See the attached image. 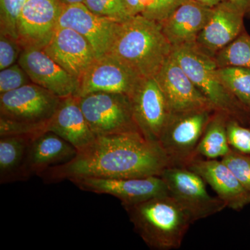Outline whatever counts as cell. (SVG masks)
I'll return each instance as SVG.
<instances>
[{
    "mask_svg": "<svg viewBox=\"0 0 250 250\" xmlns=\"http://www.w3.org/2000/svg\"><path fill=\"white\" fill-rule=\"evenodd\" d=\"M186 1H190V2L195 3V4L205 6V7L209 8V9H213L228 0H186Z\"/></svg>",
    "mask_w": 250,
    "mask_h": 250,
    "instance_id": "e575fe53",
    "label": "cell"
},
{
    "mask_svg": "<svg viewBox=\"0 0 250 250\" xmlns=\"http://www.w3.org/2000/svg\"><path fill=\"white\" fill-rule=\"evenodd\" d=\"M229 118L230 117L223 112L215 111L213 113L197 145L194 159H223L232 151L229 144L227 134Z\"/></svg>",
    "mask_w": 250,
    "mask_h": 250,
    "instance_id": "603a6c76",
    "label": "cell"
},
{
    "mask_svg": "<svg viewBox=\"0 0 250 250\" xmlns=\"http://www.w3.org/2000/svg\"><path fill=\"white\" fill-rule=\"evenodd\" d=\"M129 98L141 134L159 143L172 112L155 78H143Z\"/></svg>",
    "mask_w": 250,
    "mask_h": 250,
    "instance_id": "7c38bea8",
    "label": "cell"
},
{
    "mask_svg": "<svg viewBox=\"0 0 250 250\" xmlns=\"http://www.w3.org/2000/svg\"><path fill=\"white\" fill-rule=\"evenodd\" d=\"M186 0H146L141 15L161 23L168 18Z\"/></svg>",
    "mask_w": 250,
    "mask_h": 250,
    "instance_id": "f546056e",
    "label": "cell"
},
{
    "mask_svg": "<svg viewBox=\"0 0 250 250\" xmlns=\"http://www.w3.org/2000/svg\"><path fill=\"white\" fill-rule=\"evenodd\" d=\"M64 5H70L83 3L84 0H59Z\"/></svg>",
    "mask_w": 250,
    "mask_h": 250,
    "instance_id": "d590c367",
    "label": "cell"
},
{
    "mask_svg": "<svg viewBox=\"0 0 250 250\" xmlns=\"http://www.w3.org/2000/svg\"><path fill=\"white\" fill-rule=\"evenodd\" d=\"M47 131L58 135L78 152L91 144L97 137L90 129L76 96L62 98L49 122Z\"/></svg>",
    "mask_w": 250,
    "mask_h": 250,
    "instance_id": "44dd1931",
    "label": "cell"
},
{
    "mask_svg": "<svg viewBox=\"0 0 250 250\" xmlns=\"http://www.w3.org/2000/svg\"><path fill=\"white\" fill-rule=\"evenodd\" d=\"M215 72L233 96L250 110V69L238 66L218 67Z\"/></svg>",
    "mask_w": 250,
    "mask_h": 250,
    "instance_id": "cb8c5ba5",
    "label": "cell"
},
{
    "mask_svg": "<svg viewBox=\"0 0 250 250\" xmlns=\"http://www.w3.org/2000/svg\"><path fill=\"white\" fill-rule=\"evenodd\" d=\"M42 50L79 80L97 59L93 47L83 36L70 28L60 26L56 28Z\"/></svg>",
    "mask_w": 250,
    "mask_h": 250,
    "instance_id": "9a60e30c",
    "label": "cell"
},
{
    "mask_svg": "<svg viewBox=\"0 0 250 250\" xmlns=\"http://www.w3.org/2000/svg\"><path fill=\"white\" fill-rule=\"evenodd\" d=\"M172 56L215 111L250 126V110L231 93L217 76L216 62L195 47L172 49Z\"/></svg>",
    "mask_w": 250,
    "mask_h": 250,
    "instance_id": "5b68a950",
    "label": "cell"
},
{
    "mask_svg": "<svg viewBox=\"0 0 250 250\" xmlns=\"http://www.w3.org/2000/svg\"><path fill=\"white\" fill-rule=\"evenodd\" d=\"M215 110L210 108L172 113L159 144L170 166L187 167Z\"/></svg>",
    "mask_w": 250,
    "mask_h": 250,
    "instance_id": "52a82bcc",
    "label": "cell"
},
{
    "mask_svg": "<svg viewBox=\"0 0 250 250\" xmlns=\"http://www.w3.org/2000/svg\"></svg>",
    "mask_w": 250,
    "mask_h": 250,
    "instance_id": "8d00e7d4",
    "label": "cell"
},
{
    "mask_svg": "<svg viewBox=\"0 0 250 250\" xmlns=\"http://www.w3.org/2000/svg\"><path fill=\"white\" fill-rule=\"evenodd\" d=\"M143 79L127 65L106 54L97 58L81 78L76 96L110 93L131 97Z\"/></svg>",
    "mask_w": 250,
    "mask_h": 250,
    "instance_id": "30bf717a",
    "label": "cell"
},
{
    "mask_svg": "<svg viewBox=\"0 0 250 250\" xmlns=\"http://www.w3.org/2000/svg\"><path fill=\"white\" fill-rule=\"evenodd\" d=\"M245 16L229 2L213 8L194 47L210 57L229 45L245 29Z\"/></svg>",
    "mask_w": 250,
    "mask_h": 250,
    "instance_id": "e0dca14e",
    "label": "cell"
},
{
    "mask_svg": "<svg viewBox=\"0 0 250 250\" xmlns=\"http://www.w3.org/2000/svg\"><path fill=\"white\" fill-rule=\"evenodd\" d=\"M118 23L93 14L80 3L64 5L58 26L70 28L83 36L100 58L108 54Z\"/></svg>",
    "mask_w": 250,
    "mask_h": 250,
    "instance_id": "2e32d148",
    "label": "cell"
},
{
    "mask_svg": "<svg viewBox=\"0 0 250 250\" xmlns=\"http://www.w3.org/2000/svg\"><path fill=\"white\" fill-rule=\"evenodd\" d=\"M18 62L27 72L32 83L61 98L76 96L80 80L64 70L42 49H23Z\"/></svg>",
    "mask_w": 250,
    "mask_h": 250,
    "instance_id": "5bb4252c",
    "label": "cell"
},
{
    "mask_svg": "<svg viewBox=\"0 0 250 250\" xmlns=\"http://www.w3.org/2000/svg\"><path fill=\"white\" fill-rule=\"evenodd\" d=\"M22 50L17 39L0 33V70L18 62Z\"/></svg>",
    "mask_w": 250,
    "mask_h": 250,
    "instance_id": "1f68e13d",
    "label": "cell"
},
{
    "mask_svg": "<svg viewBox=\"0 0 250 250\" xmlns=\"http://www.w3.org/2000/svg\"><path fill=\"white\" fill-rule=\"evenodd\" d=\"M27 0H0V33L18 40V18Z\"/></svg>",
    "mask_w": 250,
    "mask_h": 250,
    "instance_id": "4316f807",
    "label": "cell"
},
{
    "mask_svg": "<svg viewBox=\"0 0 250 250\" xmlns=\"http://www.w3.org/2000/svg\"><path fill=\"white\" fill-rule=\"evenodd\" d=\"M217 66H238L250 70V35L246 30L213 57Z\"/></svg>",
    "mask_w": 250,
    "mask_h": 250,
    "instance_id": "d4e9b609",
    "label": "cell"
},
{
    "mask_svg": "<svg viewBox=\"0 0 250 250\" xmlns=\"http://www.w3.org/2000/svg\"><path fill=\"white\" fill-rule=\"evenodd\" d=\"M83 4L93 14L114 22L131 17L125 0H84Z\"/></svg>",
    "mask_w": 250,
    "mask_h": 250,
    "instance_id": "484cf974",
    "label": "cell"
},
{
    "mask_svg": "<svg viewBox=\"0 0 250 250\" xmlns=\"http://www.w3.org/2000/svg\"><path fill=\"white\" fill-rule=\"evenodd\" d=\"M160 177L169 194L183 207L193 223L216 214L227 207L219 197L208 193L204 179L187 167L168 166Z\"/></svg>",
    "mask_w": 250,
    "mask_h": 250,
    "instance_id": "ba28073f",
    "label": "cell"
},
{
    "mask_svg": "<svg viewBox=\"0 0 250 250\" xmlns=\"http://www.w3.org/2000/svg\"><path fill=\"white\" fill-rule=\"evenodd\" d=\"M227 134L229 144L233 150L250 156V126L229 118Z\"/></svg>",
    "mask_w": 250,
    "mask_h": 250,
    "instance_id": "83f0119b",
    "label": "cell"
},
{
    "mask_svg": "<svg viewBox=\"0 0 250 250\" xmlns=\"http://www.w3.org/2000/svg\"><path fill=\"white\" fill-rule=\"evenodd\" d=\"M70 182L84 191L116 197L123 207L169 195L167 186L160 176L122 179L80 177Z\"/></svg>",
    "mask_w": 250,
    "mask_h": 250,
    "instance_id": "9c48e42d",
    "label": "cell"
},
{
    "mask_svg": "<svg viewBox=\"0 0 250 250\" xmlns=\"http://www.w3.org/2000/svg\"><path fill=\"white\" fill-rule=\"evenodd\" d=\"M172 52L160 23L139 14L118 22L108 54L143 78L155 77Z\"/></svg>",
    "mask_w": 250,
    "mask_h": 250,
    "instance_id": "7a4b0ae2",
    "label": "cell"
},
{
    "mask_svg": "<svg viewBox=\"0 0 250 250\" xmlns=\"http://www.w3.org/2000/svg\"><path fill=\"white\" fill-rule=\"evenodd\" d=\"M77 98L95 136L141 133L135 121L131 99L128 95L94 93Z\"/></svg>",
    "mask_w": 250,
    "mask_h": 250,
    "instance_id": "8992f818",
    "label": "cell"
},
{
    "mask_svg": "<svg viewBox=\"0 0 250 250\" xmlns=\"http://www.w3.org/2000/svg\"><path fill=\"white\" fill-rule=\"evenodd\" d=\"M124 208L136 232L152 250L179 249L193 223L190 215L170 194Z\"/></svg>",
    "mask_w": 250,
    "mask_h": 250,
    "instance_id": "3957f363",
    "label": "cell"
},
{
    "mask_svg": "<svg viewBox=\"0 0 250 250\" xmlns=\"http://www.w3.org/2000/svg\"><path fill=\"white\" fill-rule=\"evenodd\" d=\"M131 16L142 14L146 0H125Z\"/></svg>",
    "mask_w": 250,
    "mask_h": 250,
    "instance_id": "d6a6232c",
    "label": "cell"
},
{
    "mask_svg": "<svg viewBox=\"0 0 250 250\" xmlns=\"http://www.w3.org/2000/svg\"><path fill=\"white\" fill-rule=\"evenodd\" d=\"M228 1L244 15L245 17H250V0H228Z\"/></svg>",
    "mask_w": 250,
    "mask_h": 250,
    "instance_id": "836d02e7",
    "label": "cell"
},
{
    "mask_svg": "<svg viewBox=\"0 0 250 250\" xmlns=\"http://www.w3.org/2000/svg\"><path fill=\"white\" fill-rule=\"evenodd\" d=\"M37 135V134H36ZM36 135L0 136V183L22 181V170L28 149Z\"/></svg>",
    "mask_w": 250,
    "mask_h": 250,
    "instance_id": "7402d4cb",
    "label": "cell"
},
{
    "mask_svg": "<svg viewBox=\"0 0 250 250\" xmlns=\"http://www.w3.org/2000/svg\"><path fill=\"white\" fill-rule=\"evenodd\" d=\"M217 194V197L231 209L240 210L250 204V191L238 180L226 164L218 159L196 158L188 165Z\"/></svg>",
    "mask_w": 250,
    "mask_h": 250,
    "instance_id": "ac0fdd59",
    "label": "cell"
},
{
    "mask_svg": "<svg viewBox=\"0 0 250 250\" xmlns=\"http://www.w3.org/2000/svg\"><path fill=\"white\" fill-rule=\"evenodd\" d=\"M78 151L62 137L52 131L36 135L28 149L22 170V181L32 176H40L54 166L72 160Z\"/></svg>",
    "mask_w": 250,
    "mask_h": 250,
    "instance_id": "d6986e66",
    "label": "cell"
},
{
    "mask_svg": "<svg viewBox=\"0 0 250 250\" xmlns=\"http://www.w3.org/2000/svg\"><path fill=\"white\" fill-rule=\"evenodd\" d=\"M32 83L25 70L18 62L0 71V95Z\"/></svg>",
    "mask_w": 250,
    "mask_h": 250,
    "instance_id": "f1b7e54d",
    "label": "cell"
},
{
    "mask_svg": "<svg viewBox=\"0 0 250 250\" xmlns=\"http://www.w3.org/2000/svg\"><path fill=\"white\" fill-rule=\"evenodd\" d=\"M64 4L59 0H27L18 18V41L22 49H42L58 26Z\"/></svg>",
    "mask_w": 250,
    "mask_h": 250,
    "instance_id": "8fae6325",
    "label": "cell"
},
{
    "mask_svg": "<svg viewBox=\"0 0 250 250\" xmlns=\"http://www.w3.org/2000/svg\"><path fill=\"white\" fill-rule=\"evenodd\" d=\"M221 160L250 191V156L237 152L232 149Z\"/></svg>",
    "mask_w": 250,
    "mask_h": 250,
    "instance_id": "4dcf8cb0",
    "label": "cell"
},
{
    "mask_svg": "<svg viewBox=\"0 0 250 250\" xmlns=\"http://www.w3.org/2000/svg\"><path fill=\"white\" fill-rule=\"evenodd\" d=\"M62 98L34 83L0 95V136L47 131Z\"/></svg>",
    "mask_w": 250,
    "mask_h": 250,
    "instance_id": "277c9868",
    "label": "cell"
},
{
    "mask_svg": "<svg viewBox=\"0 0 250 250\" xmlns=\"http://www.w3.org/2000/svg\"><path fill=\"white\" fill-rule=\"evenodd\" d=\"M212 11L213 9L186 1L161 22L163 32L172 49L195 46Z\"/></svg>",
    "mask_w": 250,
    "mask_h": 250,
    "instance_id": "ffe728a7",
    "label": "cell"
},
{
    "mask_svg": "<svg viewBox=\"0 0 250 250\" xmlns=\"http://www.w3.org/2000/svg\"><path fill=\"white\" fill-rule=\"evenodd\" d=\"M154 78L172 113L203 108L215 110L172 54Z\"/></svg>",
    "mask_w": 250,
    "mask_h": 250,
    "instance_id": "4fadbf2b",
    "label": "cell"
},
{
    "mask_svg": "<svg viewBox=\"0 0 250 250\" xmlns=\"http://www.w3.org/2000/svg\"><path fill=\"white\" fill-rule=\"evenodd\" d=\"M170 161L159 143L140 132L97 136L65 164L49 167L39 177L47 183L80 177L139 178L160 176Z\"/></svg>",
    "mask_w": 250,
    "mask_h": 250,
    "instance_id": "6da1fadb",
    "label": "cell"
}]
</instances>
